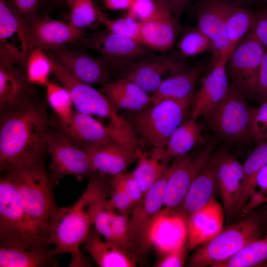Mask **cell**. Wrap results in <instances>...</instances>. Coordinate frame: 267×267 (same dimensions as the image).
<instances>
[{"mask_svg":"<svg viewBox=\"0 0 267 267\" xmlns=\"http://www.w3.org/2000/svg\"><path fill=\"white\" fill-rule=\"evenodd\" d=\"M26 20V29L31 51L40 48L46 51L79 43L85 38L84 30L47 16H36Z\"/></svg>","mask_w":267,"mask_h":267,"instance_id":"cell-13","label":"cell"},{"mask_svg":"<svg viewBox=\"0 0 267 267\" xmlns=\"http://www.w3.org/2000/svg\"><path fill=\"white\" fill-rule=\"evenodd\" d=\"M48 55L51 59L52 74L69 90L76 111L106 119L108 123L106 127L111 134L124 135L131 132L130 123L102 92L76 78Z\"/></svg>","mask_w":267,"mask_h":267,"instance_id":"cell-6","label":"cell"},{"mask_svg":"<svg viewBox=\"0 0 267 267\" xmlns=\"http://www.w3.org/2000/svg\"><path fill=\"white\" fill-rule=\"evenodd\" d=\"M61 67L80 81L90 86L111 81L114 71L101 56L65 47L46 51Z\"/></svg>","mask_w":267,"mask_h":267,"instance_id":"cell-14","label":"cell"},{"mask_svg":"<svg viewBox=\"0 0 267 267\" xmlns=\"http://www.w3.org/2000/svg\"><path fill=\"white\" fill-rule=\"evenodd\" d=\"M256 12L226 0L223 18L230 50L252 28Z\"/></svg>","mask_w":267,"mask_h":267,"instance_id":"cell-35","label":"cell"},{"mask_svg":"<svg viewBox=\"0 0 267 267\" xmlns=\"http://www.w3.org/2000/svg\"><path fill=\"white\" fill-rule=\"evenodd\" d=\"M0 113V174L44 159L51 132L44 103L34 98Z\"/></svg>","mask_w":267,"mask_h":267,"instance_id":"cell-1","label":"cell"},{"mask_svg":"<svg viewBox=\"0 0 267 267\" xmlns=\"http://www.w3.org/2000/svg\"><path fill=\"white\" fill-rule=\"evenodd\" d=\"M1 174L11 179L21 207L46 239L51 219L58 207L54 198L55 184L46 168L44 159L21 165Z\"/></svg>","mask_w":267,"mask_h":267,"instance_id":"cell-3","label":"cell"},{"mask_svg":"<svg viewBox=\"0 0 267 267\" xmlns=\"http://www.w3.org/2000/svg\"><path fill=\"white\" fill-rule=\"evenodd\" d=\"M229 53L224 55L202 78L201 88L193 99L191 118H207L225 96L229 84L225 67Z\"/></svg>","mask_w":267,"mask_h":267,"instance_id":"cell-20","label":"cell"},{"mask_svg":"<svg viewBox=\"0 0 267 267\" xmlns=\"http://www.w3.org/2000/svg\"><path fill=\"white\" fill-rule=\"evenodd\" d=\"M249 137L258 144L267 139V98L257 108H253Z\"/></svg>","mask_w":267,"mask_h":267,"instance_id":"cell-42","label":"cell"},{"mask_svg":"<svg viewBox=\"0 0 267 267\" xmlns=\"http://www.w3.org/2000/svg\"><path fill=\"white\" fill-rule=\"evenodd\" d=\"M232 3L243 7L258 2L267 3V0H228Z\"/></svg>","mask_w":267,"mask_h":267,"instance_id":"cell-53","label":"cell"},{"mask_svg":"<svg viewBox=\"0 0 267 267\" xmlns=\"http://www.w3.org/2000/svg\"><path fill=\"white\" fill-rule=\"evenodd\" d=\"M135 152L138 165L133 173L144 195L168 170L171 160L164 147L137 148Z\"/></svg>","mask_w":267,"mask_h":267,"instance_id":"cell-28","label":"cell"},{"mask_svg":"<svg viewBox=\"0 0 267 267\" xmlns=\"http://www.w3.org/2000/svg\"><path fill=\"white\" fill-rule=\"evenodd\" d=\"M102 86L101 92L118 111H139L152 104L148 93L126 78L111 81Z\"/></svg>","mask_w":267,"mask_h":267,"instance_id":"cell-27","label":"cell"},{"mask_svg":"<svg viewBox=\"0 0 267 267\" xmlns=\"http://www.w3.org/2000/svg\"><path fill=\"white\" fill-rule=\"evenodd\" d=\"M265 52L251 31L234 45L228 54L225 65L228 78L246 98L257 95L260 68Z\"/></svg>","mask_w":267,"mask_h":267,"instance_id":"cell-8","label":"cell"},{"mask_svg":"<svg viewBox=\"0 0 267 267\" xmlns=\"http://www.w3.org/2000/svg\"><path fill=\"white\" fill-rule=\"evenodd\" d=\"M94 226L105 240L130 251L132 249L129 233L128 215H118L103 209L95 218Z\"/></svg>","mask_w":267,"mask_h":267,"instance_id":"cell-33","label":"cell"},{"mask_svg":"<svg viewBox=\"0 0 267 267\" xmlns=\"http://www.w3.org/2000/svg\"><path fill=\"white\" fill-rule=\"evenodd\" d=\"M84 249L100 267H134L136 261L129 251L103 240L95 229H91Z\"/></svg>","mask_w":267,"mask_h":267,"instance_id":"cell-29","label":"cell"},{"mask_svg":"<svg viewBox=\"0 0 267 267\" xmlns=\"http://www.w3.org/2000/svg\"><path fill=\"white\" fill-rule=\"evenodd\" d=\"M47 153L50 157L48 171L55 185L67 176L81 181L94 173L89 155L58 131H51Z\"/></svg>","mask_w":267,"mask_h":267,"instance_id":"cell-10","label":"cell"},{"mask_svg":"<svg viewBox=\"0 0 267 267\" xmlns=\"http://www.w3.org/2000/svg\"><path fill=\"white\" fill-rule=\"evenodd\" d=\"M187 69L180 57L152 52L132 61L119 74L120 78L128 79L147 93H153L166 78Z\"/></svg>","mask_w":267,"mask_h":267,"instance_id":"cell-11","label":"cell"},{"mask_svg":"<svg viewBox=\"0 0 267 267\" xmlns=\"http://www.w3.org/2000/svg\"><path fill=\"white\" fill-rule=\"evenodd\" d=\"M251 31L267 51V6L256 12Z\"/></svg>","mask_w":267,"mask_h":267,"instance_id":"cell-48","label":"cell"},{"mask_svg":"<svg viewBox=\"0 0 267 267\" xmlns=\"http://www.w3.org/2000/svg\"><path fill=\"white\" fill-rule=\"evenodd\" d=\"M25 69L30 83L45 87L50 82V75L52 74L51 59L46 51L40 48H34L26 58Z\"/></svg>","mask_w":267,"mask_h":267,"instance_id":"cell-37","label":"cell"},{"mask_svg":"<svg viewBox=\"0 0 267 267\" xmlns=\"http://www.w3.org/2000/svg\"><path fill=\"white\" fill-rule=\"evenodd\" d=\"M217 189L228 220L235 217L236 198L243 178L242 165L230 152L222 150L213 154Z\"/></svg>","mask_w":267,"mask_h":267,"instance_id":"cell-21","label":"cell"},{"mask_svg":"<svg viewBox=\"0 0 267 267\" xmlns=\"http://www.w3.org/2000/svg\"><path fill=\"white\" fill-rule=\"evenodd\" d=\"M45 88L47 101L56 118L63 121L67 120L74 111L73 101L69 90L63 85L50 81Z\"/></svg>","mask_w":267,"mask_h":267,"instance_id":"cell-38","label":"cell"},{"mask_svg":"<svg viewBox=\"0 0 267 267\" xmlns=\"http://www.w3.org/2000/svg\"><path fill=\"white\" fill-rule=\"evenodd\" d=\"M25 65V61L0 55V113L35 98Z\"/></svg>","mask_w":267,"mask_h":267,"instance_id":"cell-15","label":"cell"},{"mask_svg":"<svg viewBox=\"0 0 267 267\" xmlns=\"http://www.w3.org/2000/svg\"><path fill=\"white\" fill-rule=\"evenodd\" d=\"M107 177L94 173L77 201L58 207L51 219L46 242L54 246L59 254L72 255L70 267L88 265L79 248L86 240L96 216L104 209L110 186Z\"/></svg>","mask_w":267,"mask_h":267,"instance_id":"cell-2","label":"cell"},{"mask_svg":"<svg viewBox=\"0 0 267 267\" xmlns=\"http://www.w3.org/2000/svg\"><path fill=\"white\" fill-rule=\"evenodd\" d=\"M260 188V191L256 192L253 196L256 202L259 204L267 203V164L265 165L258 173L256 178V189ZM265 221L267 222V210L265 214Z\"/></svg>","mask_w":267,"mask_h":267,"instance_id":"cell-49","label":"cell"},{"mask_svg":"<svg viewBox=\"0 0 267 267\" xmlns=\"http://www.w3.org/2000/svg\"><path fill=\"white\" fill-rule=\"evenodd\" d=\"M175 160L162 177L145 193L141 200L131 210L129 218V233L132 248L145 238L149 224L164 205L165 188L174 169Z\"/></svg>","mask_w":267,"mask_h":267,"instance_id":"cell-18","label":"cell"},{"mask_svg":"<svg viewBox=\"0 0 267 267\" xmlns=\"http://www.w3.org/2000/svg\"><path fill=\"white\" fill-rule=\"evenodd\" d=\"M202 69L194 67L166 78L151 96L152 104L167 100H181L194 95Z\"/></svg>","mask_w":267,"mask_h":267,"instance_id":"cell-32","label":"cell"},{"mask_svg":"<svg viewBox=\"0 0 267 267\" xmlns=\"http://www.w3.org/2000/svg\"><path fill=\"white\" fill-rule=\"evenodd\" d=\"M194 96L162 101L139 111H125L124 116L138 136V148H165L172 134L187 119Z\"/></svg>","mask_w":267,"mask_h":267,"instance_id":"cell-4","label":"cell"},{"mask_svg":"<svg viewBox=\"0 0 267 267\" xmlns=\"http://www.w3.org/2000/svg\"><path fill=\"white\" fill-rule=\"evenodd\" d=\"M111 177L110 182L121 187L131 199L134 206L141 200L144 194L133 172H124Z\"/></svg>","mask_w":267,"mask_h":267,"instance_id":"cell-43","label":"cell"},{"mask_svg":"<svg viewBox=\"0 0 267 267\" xmlns=\"http://www.w3.org/2000/svg\"><path fill=\"white\" fill-rule=\"evenodd\" d=\"M202 128L196 120H185L172 134L165 147L171 160L188 154L204 141Z\"/></svg>","mask_w":267,"mask_h":267,"instance_id":"cell-34","label":"cell"},{"mask_svg":"<svg viewBox=\"0 0 267 267\" xmlns=\"http://www.w3.org/2000/svg\"><path fill=\"white\" fill-rule=\"evenodd\" d=\"M186 238L178 245L168 251L156 264L157 267H181L186 261Z\"/></svg>","mask_w":267,"mask_h":267,"instance_id":"cell-45","label":"cell"},{"mask_svg":"<svg viewBox=\"0 0 267 267\" xmlns=\"http://www.w3.org/2000/svg\"><path fill=\"white\" fill-rule=\"evenodd\" d=\"M8 6L25 20L37 15L40 0H5Z\"/></svg>","mask_w":267,"mask_h":267,"instance_id":"cell-47","label":"cell"},{"mask_svg":"<svg viewBox=\"0 0 267 267\" xmlns=\"http://www.w3.org/2000/svg\"><path fill=\"white\" fill-rule=\"evenodd\" d=\"M89 154L94 173L107 176L125 172L136 160L135 151L112 139L97 146Z\"/></svg>","mask_w":267,"mask_h":267,"instance_id":"cell-26","label":"cell"},{"mask_svg":"<svg viewBox=\"0 0 267 267\" xmlns=\"http://www.w3.org/2000/svg\"><path fill=\"white\" fill-rule=\"evenodd\" d=\"M266 164L267 139L259 143L242 164L243 178L236 198L235 216L243 214L246 205L255 194L257 175Z\"/></svg>","mask_w":267,"mask_h":267,"instance_id":"cell-31","label":"cell"},{"mask_svg":"<svg viewBox=\"0 0 267 267\" xmlns=\"http://www.w3.org/2000/svg\"><path fill=\"white\" fill-rule=\"evenodd\" d=\"M98 21L108 31L141 42V23L127 14L110 19L105 18L101 13Z\"/></svg>","mask_w":267,"mask_h":267,"instance_id":"cell-41","label":"cell"},{"mask_svg":"<svg viewBox=\"0 0 267 267\" xmlns=\"http://www.w3.org/2000/svg\"><path fill=\"white\" fill-rule=\"evenodd\" d=\"M134 0H103L104 7L111 10H128Z\"/></svg>","mask_w":267,"mask_h":267,"instance_id":"cell-52","label":"cell"},{"mask_svg":"<svg viewBox=\"0 0 267 267\" xmlns=\"http://www.w3.org/2000/svg\"><path fill=\"white\" fill-rule=\"evenodd\" d=\"M217 189L213 154L203 165L180 203L170 213L186 222L213 198Z\"/></svg>","mask_w":267,"mask_h":267,"instance_id":"cell-25","label":"cell"},{"mask_svg":"<svg viewBox=\"0 0 267 267\" xmlns=\"http://www.w3.org/2000/svg\"><path fill=\"white\" fill-rule=\"evenodd\" d=\"M0 245L30 249L51 246L21 207L13 183L4 174L0 178Z\"/></svg>","mask_w":267,"mask_h":267,"instance_id":"cell-5","label":"cell"},{"mask_svg":"<svg viewBox=\"0 0 267 267\" xmlns=\"http://www.w3.org/2000/svg\"><path fill=\"white\" fill-rule=\"evenodd\" d=\"M215 145H207L200 153L174 159L175 166L166 186L164 206L170 213L184 198L194 178L213 153Z\"/></svg>","mask_w":267,"mask_h":267,"instance_id":"cell-16","label":"cell"},{"mask_svg":"<svg viewBox=\"0 0 267 267\" xmlns=\"http://www.w3.org/2000/svg\"><path fill=\"white\" fill-rule=\"evenodd\" d=\"M70 11L69 22L75 27L84 30L98 20L101 13L93 0H65Z\"/></svg>","mask_w":267,"mask_h":267,"instance_id":"cell-39","label":"cell"},{"mask_svg":"<svg viewBox=\"0 0 267 267\" xmlns=\"http://www.w3.org/2000/svg\"><path fill=\"white\" fill-rule=\"evenodd\" d=\"M157 7L154 0H134L126 14L142 23L153 16Z\"/></svg>","mask_w":267,"mask_h":267,"instance_id":"cell-46","label":"cell"},{"mask_svg":"<svg viewBox=\"0 0 267 267\" xmlns=\"http://www.w3.org/2000/svg\"><path fill=\"white\" fill-rule=\"evenodd\" d=\"M0 53L26 61L29 47L26 20L0 0Z\"/></svg>","mask_w":267,"mask_h":267,"instance_id":"cell-24","label":"cell"},{"mask_svg":"<svg viewBox=\"0 0 267 267\" xmlns=\"http://www.w3.org/2000/svg\"><path fill=\"white\" fill-rule=\"evenodd\" d=\"M58 254L55 249L51 246L39 249H30L0 245V267H58L56 259Z\"/></svg>","mask_w":267,"mask_h":267,"instance_id":"cell-30","label":"cell"},{"mask_svg":"<svg viewBox=\"0 0 267 267\" xmlns=\"http://www.w3.org/2000/svg\"><path fill=\"white\" fill-rule=\"evenodd\" d=\"M256 97L262 102L267 98V51L266 50L260 68Z\"/></svg>","mask_w":267,"mask_h":267,"instance_id":"cell-51","label":"cell"},{"mask_svg":"<svg viewBox=\"0 0 267 267\" xmlns=\"http://www.w3.org/2000/svg\"><path fill=\"white\" fill-rule=\"evenodd\" d=\"M226 0H200L195 5L197 28L207 35L213 44L212 57L208 71L231 50L224 18Z\"/></svg>","mask_w":267,"mask_h":267,"instance_id":"cell-17","label":"cell"},{"mask_svg":"<svg viewBox=\"0 0 267 267\" xmlns=\"http://www.w3.org/2000/svg\"><path fill=\"white\" fill-rule=\"evenodd\" d=\"M55 125L58 131L88 154L111 139L104 125L92 116L76 110L66 121L56 118Z\"/></svg>","mask_w":267,"mask_h":267,"instance_id":"cell-19","label":"cell"},{"mask_svg":"<svg viewBox=\"0 0 267 267\" xmlns=\"http://www.w3.org/2000/svg\"><path fill=\"white\" fill-rule=\"evenodd\" d=\"M79 43L98 53L108 62L114 72L118 73L134 60L153 52L139 41L106 30L85 37Z\"/></svg>","mask_w":267,"mask_h":267,"instance_id":"cell-12","label":"cell"},{"mask_svg":"<svg viewBox=\"0 0 267 267\" xmlns=\"http://www.w3.org/2000/svg\"><path fill=\"white\" fill-rule=\"evenodd\" d=\"M166 7L179 23L186 8L195 0H154Z\"/></svg>","mask_w":267,"mask_h":267,"instance_id":"cell-50","label":"cell"},{"mask_svg":"<svg viewBox=\"0 0 267 267\" xmlns=\"http://www.w3.org/2000/svg\"><path fill=\"white\" fill-rule=\"evenodd\" d=\"M157 4L153 16L141 23L140 41L152 51L167 53L175 44L180 25L169 10Z\"/></svg>","mask_w":267,"mask_h":267,"instance_id":"cell-22","label":"cell"},{"mask_svg":"<svg viewBox=\"0 0 267 267\" xmlns=\"http://www.w3.org/2000/svg\"><path fill=\"white\" fill-rule=\"evenodd\" d=\"M109 199L106 201L104 209L112 210L117 209L122 214L128 215L134 207L133 202L119 186L110 181Z\"/></svg>","mask_w":267,"mask_h":267,"instance_id":"cell-44","label":"cell"},{"mask_svg":"<svg viewBox=\"0 0 267 267\" xmlns=\"http://www.w3.org/2000/svg\"><path fill=\"white\" fill-rule=\"evenodd\" d=\"M260 267H267V262H266V263L263 264Z\"/></svg>","mask_w":267,"mask_h":267,"instance_id":"cell-54","label":"cell"},{"mask_svg":"<svg viewBox=\"0 0 267 267\" xmlns=\"http://www.w3.org/2000/svg\"><path fill=\"white\" fill-rule=\"evenodd\" d=\"M260 218L250 215L223 228L194 252L186 266L214 267L225 261L248 243L260 239Z\"/></svg>","mask_w":267,"mask_h":267,"instance_id":"cell-7","label":"cell"},{"mask_svg":"<svg viewBox=\"0 0 267 267\" xmlns=\"http://www.w3.org/2000/svg\"><path fill=\"white\" fill-rule=\"evenodd\" d=\"M267 262V236L248 243L234 256L214 267H260Z\"/></svg>","mask_w":267,"mask_h":267,"instance_id":"cell-36","label":"cell"},{"mask_svg":"<svg viewBox=\"0 0 267 267\" xmlns=\"http://www.w3.org/2000/svg\"><path fill=\"white\" fill-rule=\"evenodd\" d=\"M224 212L222 206L213 198L193 213L186 221V246L192 250L215 237L223 229Z\"/></svg>","mask_w":267,"mask_h":267,"instance_id":"cell-23","label":"cell"},{"mask_svg":"<svg viewBox=\"0 0 267 267\" xmlns=\"http://www.w3.org/2000/svg\"><path fill=\"white\" fill-rule=\"evenodd\" d=\"M178 47L182 56L191 57L207 50L212 51L213 44L211 39L197 27L189 28L180 38Z\"/></svg>","mask_w":267,"mask_h":267,"instance_id":"cell-40","label":"cell"},{"mask_svg":"<svg viewBox=\"0 0 267 267\" xmlns=\"http://www.w3.org/2000/svg\"><path fill=\"white\" fill-rule=\"evenodd\" d=\"M252 110L246 97L230 82L223 99L206 118L220 136L234 143L250 137Z\"/></svg>","mask_w":267,"mask_h":267,"instance_id":"cell-9","label":"cell"}]
</instances>
